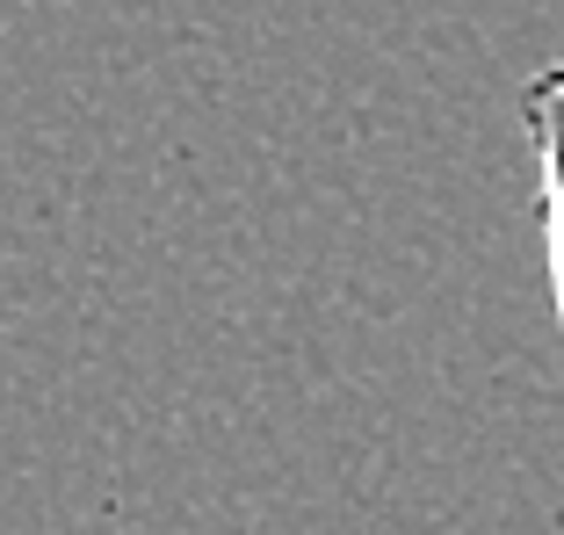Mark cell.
<instances>
[{
	"mask_svg": "<svg viewBox=\"0 0 564 535\" xmlns=\"http://www.w3.org/2000/svg\"><path fill=\"white\" fill-rule=\"evenodd\" d=\"M521 131L535 152V196H543V253H550V297L564 334V58L529 73L521 87Z\"/></svg>",
	"mask_w": 564,
	"mask_h": 535,
	"instance_id": "6da1fadb",
	"label": "cell"
}]
</instances>
